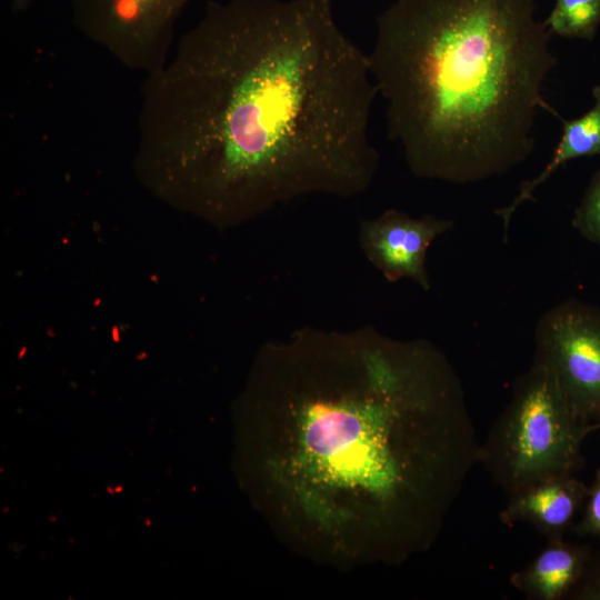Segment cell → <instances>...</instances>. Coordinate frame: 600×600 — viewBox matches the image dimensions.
Masks as SVG:
<instances>
[{
    "instance_id": "cell-1",
    "label": "cell",
    "mask_w": 600,
    "mask_h": 600,
    "mask_svg": "<svg viewBox=\"0 0 600 600\" xmlns=\"http://www.w3.org/2000/svg\"><path fill=\"white\" fill-rule=\"evenodd\" d=\"M377 94L332 0H211L143 82L136 164L219 226L310 194L352 198L379 168Z\"/></svg>"
},
{
    "instance_id": "cell-2",
    "label": "cell",
    "mask_w": 600,
    "mask_h": 600,
    "mask_svg": "<svg viewBox=\"0 0 600 600\" xmlns=\"http://www.w3.org/2000/svg\"><path fill=\"white\" fill-rule=\"evenodd\" d=\"M368 54L388 138L423 179L473 183L533 152L557 63L537 0H397Z\"/></svg>"
},
{
    "instance_id": "cell-3",
    "label": "cell",
    "mask_w": 600,
    "mask_h": 600,
    "mask_svg": "<svg viewBox=\"0 0 600 600\" xmlns=\"http://www.w3.org/2000/svg\"><path fill=\"white\" fill-rule=\"evenodd\" d=\"M591 426L572 409L552 373L533 360L480 443L479 463L508 496L573 476Z\"/></svg>"
},
{
    "instance_id": "cell-4",
    "label": "cell",
    "mask_w": 600,
    "mask_h": 600,
    "mask_svg": "<svg viewBox=\"0 0 600 600\" xmlns=\"http://www.w3.org/2000/svg\"><path fill=\"white\" fill-rule=\"evenodd\" d=\"M190 0H69L73 22L126 68L149 76L168 61L173 29Z\"/></svg>"
},
{
    "instance_id": "cell-5",
    "label": "cell",
    "mask_w": 600,
    "mask_h": 600,
    "mask_svg": "<svg viewBox=\"0 0 600 600\" xmlns=\"http://www.w3.org/2000/svg\"><path fill=\"white\" fill-rule=\"evenodd\" d=\"M533 360L554 377L584 421L600 413V309L566 300L546 311L534 330Z\"/></svg>"
},
{
    "instance_id": "cell-6",
    "label": "cell",
    "mask_w": 600,
    "mask_h": 600,
    "mask_svg": "<svg viewBox=\"0 0 600 600\" xmlns=\"http://www.w3.org/2000/svg\"><path fill=\"white\" fill-rule=\"evenodd\" d=\"M451 219L423 214L412 218L397 209L359 221V242L366 258L389 282L410 279L430 289L427 252L441 234L453 229Z\"/></svg>"
},
{
    "instance_id": "cell-7",
    "label": "cell",
    "mask_w": 600,
    "mask_h": 600,
    "mask_svg": "<svg viewBox=\"0 0 600 600\" xmlns=\"http://www.w3.org/2000/svg\"><path fill=\"white\" fill-rule=\"evenodd\" d=\"M587 493L586 484L573 476L546 480L508 496L499 519L507 527L528 523L547 540L562 538Z\"/></svg>"
},
{
    "instance_id": "cell-8",
    "label": "cell",
    "mask_w": 600,
    "mask_h": 600,
    "mask_svg": "<svg viewBox=\"0 0 600 600\" xmlns=\"http://www.w3.org/2000/svg\"><path fill=\"white\" fill-rule=\"evenodd\" d=\"M588 547L548 539L546 546L521 569L514 571L511 586L531 600H560L570 596L591 557Z\"/></svg>"
},
{
    "instance_id": "cell-9",
    "label": "cell",
    "mask_w": 600,
    "mask_h": 600,
    "mask_svg": "<svg viewBox=\"0 0 600 600\" xmlns=\"http://www.w3.org/2000/svg\"><path fill=\"white\" fill-rule=\"evenodd\" d=\"M593 106L581 117L559 119L562 122V134L551 160L534 178L521 183L518 194L506 207L496 210L502 220L506 232L516 210L526 201L533 199L536 189L544 183L560 167L583 157L600 156V84L592 89Z\"/></svg>"
},
{
    "instance_id": "cell-10",
    "label": "cell",
    "mask_w": 600,
    "mask_h": 600,
    "mask_svg": "<svg viewBox=\"0 0 600 600\" xmlns=\"http://www.w3.org/2000/svg\"><path fill=\"white\" fill-rule=\"evenodd\" d=\"M311 417L308 441L314 451L338 456L357 444L361 422L348 407L314 403Z\"/></svg>"
},
{
    "instance_id": "cell-11",
    "label": "cell",
    "mask_w": 600,
    "mask_h": 600,
    "mask_svg": "<svg viewBox=\"0 0 600 600\" xmlns=\"http://www.w3.org/2000/svg\"><path fill=\"white\" fill-rule=\"evenodd\" d=\"M544 22L552 34L591 41L600 27V0H556Z\"/></svg>"
},
{
    "instance_id": "cell-12",
    "label": "cell",
    "mask_w": 600,
    "mask_h": 600,
    "mask_svg": "<svg viewBox=\"0 0 600 600\" xmlns=\"http://www.w3.org/2000/svg\"><path fill=\"white\" fill-rule=\"evenodd\" d=\"M572 226L586 240L600 244V168L574 210Z\"/></svg>"
},
{
    "instance_id": "cell-13",
    "label": "cell",
    "mask_w": 600,
    "mask_h": 600,
    "mask_svg": "<svg viewBox=\"0 0 600 600\" xmlns=\"http://www.w3.org/2000/svg\"><path fill=\"white\" fill-rule=\"evenodd\" d=\"M587 504L581 521L574 526V531L581 536H592L600 539V470L593 484L588 488Z\"/></svg>"
},
{
    "instance_id": "cell-14",
    "label": "cell",
    "mask_w": 600,
    "mask_h": 600,
    "mask_svg": "<svg viewBox=\"0 0 600 600\" xmlns=\"http://www.w3.org/2000/svg\"><path fill=\"white\" fill-rule=\"evenodd\" d=\"M600 426V424H599Z\"/></svg>"
}]
</instances>
